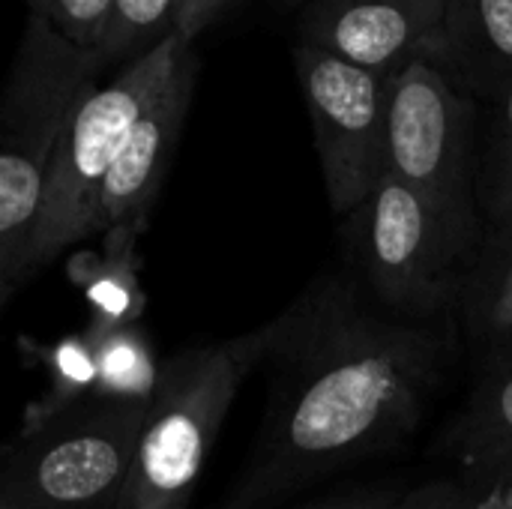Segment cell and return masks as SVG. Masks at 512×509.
I'll return each mask as SVG.
<instances>
[{
  "label": "cell",
  "mask_w": 512,
  "mask_h": 509,
  "mask_svg": "<svg viewBox=\"0 0 512 509\" xmlns=\"http://www.w3.org/2000/svg\"><path fill=\"white\" fill-rule=\"evenodd\" d=\"M264 330L267 420L225 509L276 507L405 441L456 351V318H396L336 276L306 288Z\"/></svg>",
  "instance_id": "1"
},
{
  "label": "cell",
  "mask_w": 512,
  "mask_h": 509,
  "mask_svg": "<svg viewBox=\"0 0 512 509\" xmlns=\"http://www.w3.org/2000/svg\"><path fill=\"white\" fill-rule=\"evenodd\" d=\"M105 60L27 12L0 111V306L33 276V246L54 150Z\"/></svg>",
  "instance_id": "2"
},
{
  "label": "cell",
  "mask_w": 512,
  "mask_h": 509,
  "mask_svg": "<svg viewBox=\"0 0 512 509\" xmlns=\"http://www.w3.org/2000/svg\"><path fill=\"white\" fill-rule=\"evenodd\" d=\"M264 357L267 330L258 327L162 363L120 509H189L219 429Z\"/></svg>",
  "instance_id": "3"
},
{
  "label": "cell",
  "mask_w": 512,
  "mask_h": 509,
  "mask_svg": "<svg viewBox=\"0 0 512 509\" xmlns=\"http://www.w3.org/2000/svg\"><path fill=\"white\" fill-rule=\"evenodd\" d=\"M345 231L363 288L381 309L417 324L456 318L483 237L459 228L390 174L345 216Z\"/></svg>",
  "instance_id": "4"
},
{
  "label": "cell",
  "mask_w": 512,
  "mask_h": 509,
  "mask_svg": "<svg viewBox=\"0 0 512 509\" xmlns=\"http://www.w3.org/2000/svg\"><path fill=\"white\" fill-rule=\"evenodd\" d=\"M150 402L87 396L27 417L6 453L0 509H120Z\"/></svg>",
  "instance_id": "5"
},
{
  "label": "cell",
  "mask_w": 512,
  "mask_h": 509,
  "mask_svg": "<svg viewBox=\"0 0 512 509\" xmlns=\"http://www.w3.org/2000/svg\"><path fill=\"white\" fill-rule=\"evenodd\" d=\"M189 39L177 30L150 54L123 66L120 75L96 87L66 126L45 180V204L33 246V273L63 249L96 234V207L129 132L147 111L174 69Z\"/></svg>",
  "instance_id": "6"
},
{
  "label": "cell",
  "mask_w": 512,
  "mask_h": 509,
  "mask_svg": "<svg viewBox=\"0 0 512 509\" xmlns=\"http://www.w3.org/2000/svg\"><path fill=\"white\" fill-rule=\"evenodd\" d=\"M474 129L477 99L438 63L411 57L387 75V174L483 237Z\"/></svg>",
  "instance_id": "7"
},
{
  "label": "cell",
  "mask_w": 512,
  "mask_h": 509,
  "mask_svg": "<svg viewBox=\"0 0 512 509\" xmlns=\"http://www.w3.org/2000/svg\"><path fill=\"white\" fill-rule=\"evenodd\" d=\"M330 210L351 216L387 174V75L312 42L294 48Z\"/></svg>",
  "instance_id": "8"
},
{
  "label": "cell",
  "mask_w": 512,
  "mask_h": 509,
  "mask_svg": "<svg viewBox=\"0 0 512 509\" xmlns=\"http://www.w3.org/2000/svg\"><path fill=\"white\" fill-rule=\"evenodd\" d=\"M198 81V54L186 42L171 75L129 132L96 207V234L105 240V258L129 261L135 240L147 228L150 207L165 183Z\"/></svg>",
  "instance_id": "9"
},
{
  "label": "cell",
  "mask_w": 512,
  "mask_h": 509,
  "mask_svg": "<svg viewBox=\"0 0 512 509\" xmlns=\"http://www.w3.org/2000/svg\"><path fill=\"white\" fill-rule=\"evenodd\" d=\"M444 12L447 0H309L300 42L390 75L432 45Z\"/></svg>",
  "instance_id": "10"
},
{
  "label": "cell",
  "mask_w": 512,
  "mask_h": 509,
  "mask_svg": "<svg viewBox=\"0 0 512 509\" xmlns=\"http://www.w3.org/2000/svg\"><path fill=\"white\" fill-rule=\"evenodd\" d=\"M420 57L474 99L498 105L512 87V0H447L438 36Z\"/></svg>",
  "instance_id": "11"
},
{
  "label": "cell",
  "mask_w": 512,
  "mask_h": 509,
  "mask_svg": "<svg viewBox=\"0 0 512 509\" xmlns=\"http://www.w3.org/2000/svg\"><path fill=\"white\" fill-rule=\"evenodd\" d=\"M456 324L483 372L512 369V222L486 225L462 285Z\"/></svg>",
  "instance_id": "12"
},
{
  "label": "cell",
  "mask_w": 512,
  "mask_h": 509,
  "mask_svg": "<svg viewBox=\"0 0 512 509\" xmlns=\"http://www.w3.org/2000/svg\"><path fill=\"white\" fill-rule=\"evenodd\" d=\"M447 441L477 492L512 504V369L483 372Z\"/></svg>",
  "instance_id": "13"
},
{
  "label": "cell",
  "mask_w": 512,
  "mask_h": 509,
  "mask_svg": "<svg viewBox=\"0 0 512 509\" xmlns=\"http://www.w3.org/2000/svg\"><path fill=\"white\" fill-rule=\"evenodd\" d=\"M96 363V396L117 402H150L162 363H156L147 333L138 324H96L84 330Z\"/></svg>",
  "instance_id": "14"
},
{
  "label": "cell",
  "mask_w": 512,
  "mask_h": 509,
  "mask_svg": "<svg viewBox=\"0 0 512 509\" xmlns=\"http://www.w3.org/2000/svg\"><path fill=\"white\" fill-rule=\"evenodd\" d=\"M180 0H114L111 24L99 48L105 66L135 63L177 30Z\"/></svg>",
  "instance_id": "15"
},
{
  "label": "cell",
  "mask_w": 512,
  "mask_h": 509,
  "mask_svg": "<svg viewBox=\"0 0 512 509\" xmlns=\"http://www.w3.org/2000/svg\"><path fill=\"white\" fill-rule=\"evenodd\" d=\"M477 198L486 225L512 222V87L495 105L489 147L477 177Z\"/></svg>",
  "instance_id": "16"
},
{
  "label": "cell",
  "mask_w": 512,
  "mask_h": 509,
  "mask_svg": "<svg viewBox=\"0 0 512 509\" xmlns=\"http://www.w3.org/2000/svg\"><path fill=\"white\" fill-rule=\"evenodd\" d=\"M45 366H48V378H51V393L42 405L33 408L30 417H45L72 402L96 396V363H93V351H90L84 333L57 342L45 354Z\"/></svg>",
  "instance_id": "17"
},
{
  "label": "cell",
  "mask_w": 512,
  "mask_h": 509,
  "mask_svg": "<svg viewBox=\"0 0 512 509\" xmlns=\"http://www.w3.org/2000/svg\"><path fill=\"white\" fill-rule=\"evenodd\" d=\"M30 15L45 18L60 36L99 51L111 24L114 0H24Z\"/></svg>",
  "instance_id": "18"
},
{
  "label": "cell",
  "mask_w": 512,
  "mask_h": 509,
  "mask_svg": "<svg viewBox=\"0 0 512 509\" xmlns=\"http://www.w3.org/2000/svg\"><path fill=\"white\" fill-rule=\"evenodd\" d=\"M90 300L96 309V324H135L138 312L144 309V294L138 291V282L132 276V258H105V267L90 288Z\"/></svg>",
  "instance_id": "19"
},
{
  "label": "cell",
  "mask_w": 512,
  "mask_h": 509,
  "mask_svg": "<svg viewBox=\"0 0 512 509\" xmlns=\"http://www.w3.org/2000/svg\"><path fill=\"white\" fill-rule=\"evenodd\" d=\"M390 509H480V492L462 480H435L408 492Z\"/></svg>",
  "instance_id": "20"
},
{
  "label": "cell",
  "mask_w": 512,
  "mask_h": 509,
  "mask_svg": "<svg viewBox=\"0 0 512 509\" xmlns=\"http://www.w3.org/2000/svg\"><path fill=\"white\" fill-rule=\"evenodd\" d=\"M231 0H180L177 9V33L189 42L198 39V33L228 6Z\"/></svg>",
  "instance_id": "21"
},
{
  "label": "cell",
  "mask_w": 512,
  "mask_h": 509,
  "mask_svg": "<svg viewBox=\"0 0 512 509\" xmlns=\"http://www.w3.org/2000/svg\"><path fill=\"white\" fill-rule=\"evenodd\" d=\"M393 504H396V495L390 489H357V492L333 495L306 509H390Z\"/></svg>",
  "instance_id": "22"
}]
</instances>
